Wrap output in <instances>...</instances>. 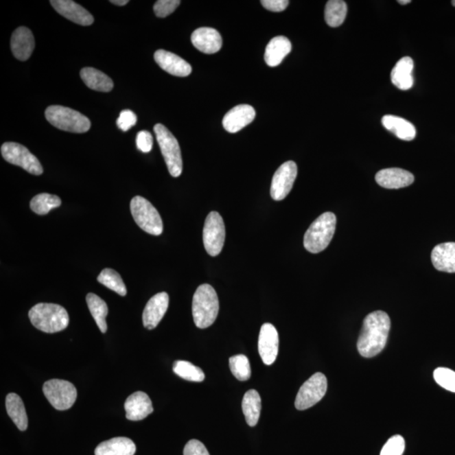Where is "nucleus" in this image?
Wrapping results in <instances>:
<instances>
[{
	"label": "nucleus",
	"mask_w": 455,
	"mask_h": 455,
	"mask_svg": "<svg viewBox=\"0 0 455 455\" xmlns=\"http://www.w3.org/2000/svg\"><path fill=\"white\" fill-rule=\"evenodd\" d=\"M406 447L405 439L401 435H395L388 440L381 450L380 455H402Z\"/></svg>",
	"instance_id": "nucleus-37"
},
{
	"label": "nucleus",
	"mask_w": 455,
	"mask_h": 455,
	"mask_svg": "<svg viewBox=\"0 0 455 455\" xmlns=\"http://www.w3.org/2000/svg\"><path fill=\"white\" fill-rule=\"evenodd\" d=\"M184 455H209L208 450L202 442L191 439L184 447Z\"/></svg>",
	"instance_id": "nucleus-41"
},
{
	"label": "nucleus",
	"mask_w": 455,
	"mask_h": 455,
	"mask_svg": "<svg viewBox=\"0 0 455 455\" xmlns=\"http://www.w3.org/2000/svg\"><path fill=\"white\" fill-rule=\"evenodd\" d=\"M327 380L323 373H316L303 384L295 399V408L303 410L312 408L325 397Z\"/></svg>",
	"instance_id": "nucleus-10"
},
{
	"label": "nucleus",
	"mask_w": 455,
	"mask_h": 455,
	"mask_svg": "<svg viewBox=\"0 0 455 455\" xmlns=\"http://www.w3.org/2000/svg\"><path fill=\"white\" fill-rule=\"evenodd\" d=\"M434 378L439 386L455 393V372L447 368H438L434 370Z\"/></svg>",
	"instance_id": "nucleus-36"
},
{
	"label": "nucleus",
	"mask_w": 455,
	"mask_h": 455,
	"mask_svg": "<svg viewBox=\"0 0 455 455\" xmlns=\"http://www.w3.org/2000/svg\"><path fill=\"white\" fill-rule=\"evenodd\" d=\"M14 56L21 61H27L35 48V39L31 30L21 27L13 32L10 42Z\"/></svg>",
	"instance_id": "nucleus-21"
},
{
	"label": "nucleus",
	"mask_w": 455,
	"mask_h": 455,
	"mask_svg": "<svg viewBox=\"0 0 455 455\" xmlns=\"http://www.w3.org/2000/svg\"><path fill=\"white\" fill-rule=\"evenodd\" d=\"M180 5L179 0H159L154 5V14L158 17L165 18L172 14Z\"/></svg>",
	"instance_id": "nucleus-38"
},
{
	"label": "nucleus",
	"mask_w": 455,
	"mask_h": 455,
	"mask_svg": "<svg viewBox=\"0 0 455 455\" xmlns=\"http://www.w3.org/2000/svg\"><path fill=\"white\" fill-rule=\"evenodd\" d=\"M451 3H452V5L455 7V0H453V1Z\"/></svg>",
	"instance_id": "nucleus-45"
},
{
	"label": "nucleus",
	"mask_w": 455,
	"mask_h": 455,
	"mask_svg": "<svg viewBox=\"0 0 455 455\" xmlns=\"http://www.w3.org/2000/svg\"><path fill=\"white\" fill-rule=\"evenodd\" d=\"M412 173L401 168H388L381 170L376 174L375 180L380 187L387 189H399L406 187L414 183Z\"/></svg>",
	"instance_id": "nucleus-19"
},
{
	"label": "nucleus",
	"mask_w": 455,
	"mask_h": 455,
	"mask_svg": "<svg viewBox=\"0 0 455 455\" xmlns=\"http://www.w3.org/2000/svg\"><path fill=\"white\" fill-rule=\"evenodd\" d=\"M434 268L440 272H455V242L440 244L431 255Z\"/></svg>",
	"instance_id": "nucleus-22"
},
{
	"label": "nucleus",
	"mask_w": 455,
	"mask_h": 455,
	"mask_svg": "<svg viewBox=\"0 0 455 455\" xmlns=\"http://www.w3.org/2000/svg\"><path fill=\"white\" fill-rule=\"evenodd\" d=\"M229 368L233 375L240 381H246L250 378V362L245 355H235L229 358Z\"/></svg>",
	"instance_id": "nucleus-35"
},
{
	"label": "nucleus",
	"mask_w": 455,
	"mask_h": 455,
	"mask_svg": "<svg viewBox=\"0 0 455 455\" xmlns=\"http://www.w3.org/2000/svg\"><path fill=\"white\" fill-rule=\"evenodd\" d=\"M154 131L170 174L173 177L180 176L183 173V162L176 137L161 124L154 126Z\"/></svg>",
	"instance_id": "nucleus-6"
},
{
	"label": "nucleus",
	"mask_w": 455,
	"mask_h": 455,
	"mask_svg": "<svg viewBox=\"0 0 455 455\" xmlns=\"http://www.w3.org/2000/svg\"><path fill=\"white\" fill-rule=\"evenodd\" d=\"M80 77L84 83L91 90L109 92L114 87L113 81L109 76L91 67L81 69Z\"/></svg>",
	"instance_id": "nucleus-27"
},
{
	"label": "nucleus",
	"mask_w": 455,
	"mask_h": 455,
	"mask_svg": "<svg viewBox=\"0 0 455 455\" xmlns=\"http://www.w3.org/2000/svg\"><path fill=\"white\" fill-rule=\"evenodd\" d=\"M220 312V302L215 290L209 284L200 285L192 299V316L200 329L211 327Z\"/></svg>",
	"instance_id": "nucleus-3"
},
{
	"label": "nucleus",
	"mask_w": 455,
	"mask_h": 455,
	"mask_svg": "<svg viewBox=\"0 0 455 455\" xmlns=\"http://www.w3.org/2000/svg\"><path fill=\"white\" fill-rule=\"evenodd\" d=\"M130 209L139 227L152 235H161L163 232L162 218L156 209L147 199L136 196L131 200Z\"/></svg>",
	"instance_id": "nucleus-7"
},
{
	"label": "nucleus",
	"mask_w": 455,
	"mask_h": 455,
	"mask_svg": "<svg viewBox=\"0 0 455 455\" xmlns=\"http://www.w3.org/2000/svg\"><path fill=\"white\" fill-rule=\"evenodd\" d=\"M1 154L7 162L20 166L32 175L40 176L43 173V165L38 159L32 154L27 148L20 143H3L1 146Z\"/></svg>",
	"instance_id": "nucleus-9"
},
{
	"label": "nucleus",
	"mask_w": 455,
	"mask_h": 455,
	"mask_svg": "<svg viewBox=\"0 0 455 455\" xmlns=\"http://www.w3.org/2000/svg\"><path fill=\"white\" fill-rule=\"evenodd\" d=\"M154 60L163 70L174 76L187 77L191 75V65L171 51L157 50L154 54Z\"/></svg>",
	"instance_id": "nucleus-18"
},
{
	"label": "nucleus",
	"mask_w": 455,
	"mask_h": 455,
	"mask_svg": "<svg viewBox=\"0 0 455 455\" xmlns=\"http://www.w3.org/2000/svg\"><path fill=\"white\" fill-rule=\"evenodd\" d=\"M242 410L250 427H255L261 415V399L256 390H250L244 395Z\"/></svg>",
	"instance_id": "nucleus-29"
},
{
	"label": "nucleus",
	"mask_w": 455,
	"mask_h": 455,
	"mask_svg": "<svg viewBox=\"0 0 455 455\" xmlns=\"http://www.w3.org/2000/svg\"><path fill=\"white\" fill-rule=\"evenodd\" d=\"M5 408L7 413L16 426L21 431L27 430L28 426V418L25 412L23 401L19 395L10 393L6 397Z\"/></svg>",
	"instance_id": "nucleus-28"
},
{
	"label": "nucleus",
	"mask_w": 455,
	"mask_h": 455,
	"mask_svg": "<svg viewBox=\"0 0 455 455\" xmlns=\"http://www.w3.org/2000/svg\"><path fill=\"white\" fill-rule=\"evenodd\" d=\"M169 295L165 292L155 294L147 303L143 313V327L153 330L161 323L167 312Z\"/></svg>",
	"instance_id": "nucleus-14"
},
{
	"label": "nucleus",
	"mask_w": 455,
	"mask_h": 455,
	"mask_svg": "<svg viewBox=\"0 0 455 455\" xmlns=\"http://www.w3.org/2000/svg\"><path fill=\"white\" fill-rule=\"evenodd\" d=\"M261 3L265 9L272 12H282L290 5L288 0H261Z\"/></svg>",
	"instance_id": "nucleus-42"
},
{
	"label": "nucleus",
	"mask_w": 455,
	"mask_h": 455,
	"mask_svg": "<svg viewBox=\"0 0 455 455\" xmlns=\"http://www.w3.org/2000/svg\"><path fill=\"white\" fill-rule=\"evenodd\" d=\"M292 44L283 36H276L270 40L265 51V62L270 67L279 66L285 57L290 54Z\"/></svg>",
	"instance_id": "nucleus-24"
},
{
	"label": "nucleus",
	"mask_w": 455,
	"mask_h": 455,
	"mask_svg": "<svg viewBox=\"0 0 455 455\" xmlns=\"http://www.w3.org/2000/svg\"><path fill=\"white\" fill-rule=\"evenodd\" d=\"M47 401L58 410L71 408L77 399V390L72 383L62 380H51L43 384Z\"/></svg>",
	"instance_id": "nucleus-8"
},
{
	"label": "nucleus",
	"mask_w": 455,
	"mask_h": 455,
	"mask_svg": "<svg viewBox=\"0 0 455 455\" xmlns=\"http://www.w3.org/2000/svg\"><path fill=\"white\" fill-rule=\"evenodd\" d=\"M203 244L211 257L220 255L225 242V225L223 218L217 212H211L203 228Z\"/></svg>",
	"instance_id": "nucleus-11"
},
{
	"label": "nucleus",
	"mask_w": 455,
	"mask_h": 455,
	"mask_svg": "<svg viewBox=\"0 0 455 455\" xmlns=\"http://www.w3.org/2000/svg\"><path fill=\"white\" fill-rule=\"evenodd\" d=\"M414 62L410 57H404L397 62L391 71V81L399 90L408 91L412 88Z\"/></svg>",
	"instance_id": "nucleus-23"
},
{
	"label": "nucleus",
	"mask_w": 455,
	"mask_h": 455,
	"mask_svg": "<svg viewBox=\"0 0 455 455\" xmlns=\"http://www.w3.org/2000/svg\"><path fill=\"white\" fill-rule=\"evenodd\" d=\"M382 124L384 128L394 133L398 139L405 141H412L417 136V129L404 118L386 115L382 118Z\"/></svg>",
	"instance_id": "nucleus-26"
},
{
	"label": "nucleus",
	"mask_w": 455,
	"mask_h": 455,
	"mask_svg": "<svg viewBox=\"0 0 455 455\" xmlns=\"http://www.w3.org/2000/svg\"><path fill=\"white\" fill-rule=\"evenodd\" d=\"M256 110L250 105H238L225 114L223 126L229 132L235 133L253 123Z\"/></svg>",
	"instance_id": "nucleus-16"
},
{
	"label": "nucleus",
	"mask_w": 455,
	"mask_h": 455,
	"mask_svg": "<svg viewBox=\"0 0 455 455\" xmlns=\"http://www.w3.org/2000/svg\"><path fill=\"white\" fill-rule=\"evenodd\" d=\"M61 203L60 198L56 195L40 194L32 199L30 206L38 215H46L51 210L58 208Z\"/></svg>",
	"instance_id": "nucleus-32"
},
{
	"label": "nucleus",
	"mask_w": 455,
	"mask_h": 455,
	"mask_svg": "<svg viewBox=\"0 0 455 455\" xmlns=\"http://www.w3.org/2000/svg\"><path fill=\"white\" fill-rule=\"evenodd\" d=\"M398 3H401V5H408V3H412V1L410 0H399Z\"/></svg>",
	"instance_id": "nucleus-44"
},
{
	"label": "nucleus",
	"mask_w": 455,
	"mask_h": 455,
	"mask_svg": "<svg viewBox=\"0 0 455 455\" xmlns=\"http://www.w3.org/2000/svg\"><path fill=\"white\" fill-rule=\"evenodd\" d=\"M136 445L130 439L117 436L102 442L96 447L95 455H135Z\"/></svg>",
	"instance_id": "nucleus-25"
},
{
	"label": "nucleus",
	"mask_w": 455,
	"mask_h": 455,
	"mask_svg": "<svg viewBox=\"0 0 455 455\" xmlns=\"http://www.w3.org/2000/svg\"><path fill=\"white\" fill-rule=\"evenodd\" d=\"M279 333L275 325L270 323L262 325L259 335L258 350L261 360L266 365H271L279 354Z\"/></svg>",
	"instance_id": "nucleus-13"
},
{
	"label": "nucleus",
	"mask_w": 455,
	"mask_h": 455,
	"mask_svg": "<svg viewBox=\"0 0 455 455\" xmlns=\"http://www.w3.org/2000/svg\"><path fill=\"white\" fill-rule=\"evenodd\" d=\"M298 167L294 161L283 163L272 177L271 186V196L275 201H282L287 197L293 188L296 177H297Z\"/></svg>",
	"instance_id": "nucleus-12"
},
{
	"label": "nucleus",
	"mask_w": 455,
	"mask_h": 455,
	"mask_svg": "<svg viewBox=\"0 0 455 455\" xmlns=\"http://www.w3.org/2000/svg\"><path fill=\"white\" fill-rule=\"evenodd\" d=\"M347 5L342 0H330L325 9V20L329 27H338L345 21Z\"/></svg>",
	"instance_id": "nucleus-31"
},
{
	"label": "nucleus",
	"mask_w": 455,
	"mask_h": 455,
	"mask_svg": "<svg viewBox=\"0 0 455 455\" xmlns=\"http://www.w3.org/2000/svg\"><path fill=\"white\" fill-rule=\"evenodd\" d=\"M45 116L54 127L62 131L84 133L90 130L91 127L88 117L69 107L51 106L47 107Z\"/></svg>",
	"instance_id": "nucleus-5"
},
{
	"label": "nucleus",
	"mask_w": 455,
	"mask_h": 455,
	"mask_svg": "<svg viewBox=\"0 0 455 455\" xmlns=\"http://www.w3.org/2000/svg\"><path fill=\"white\" fill-rule=\"evenodd\" d=\"M110 2L113 3V5L118 6H124L129 3L128 0H112V1Z\"/></svg>",
	"instance_id": "nucleus-43"
},
{
	"label": "nucleus",
	"mask_w": 455,
	"mask_h": 455,
	"mask_svg": "<svg viewBox=\"0 0 455 455\" xmlns=\"http://www.w3.org/2000/svg\"><path fill=\"white\" fill-rule=\"evenodd\" d=\"M98 282L108 288L109 290L116 292L121 296L127 294V288L119 273L113 269L106 268L103 270L101 275L97 277Z\"/></svg>",
	"instance_id": "nucleus-34"
},
{
	"label": "nucleus",
	"mask_w": 455,
	"mask_h": 455,
	"mask_svg": "<svg viewBox=\"0 0 455 455\" xmlns=\"http://www.w3.org/2000/svg\"><path fill=\"white\" fill-rule=\"evenodd\" d=\"M86 302L89 310L93 316L96 325L102 333L107 331L106 317L108 314L106 303L95 294H88Z\"/></svg>",
	"instance_id": "nucleus-30"
},
{
	"label": "nucleus",
	"mask_w": 455,
	"mask_h": 455,
	"mask_svg": "<svg viewBox=\"0 0 455 455\" xmlns=\"http://www.w3.org/2000/svg\"><path fill=\"white\" fill-rule=\"evenodd\" d=\"M390 330V319L387 313L375 312L366 316L358 341L361 356L373 358L386 347Z\"/></svg>",
	"instance_id": "nucleus-1"
},
{
	"label": "nucleus",
	"mask_w": 455,
	"mask_h": 455,
	"mask_svg": "<svg viewBox=\"0 0 455 455\" xmlns=\"http://www.w3.org/2000/svg\"><path fill=\"white\" fill-rule=\"evenodd\" d=\"M191 39L192 44L198 50L207 54L218 53L223 44L220 32L210 27L196 30L192 33Z\"/></svg>",
	"instance_id": "nucleus-17"
},
{
	"label": "nucleus",
	"mask_w": 455,
	"mask_h": 455,
	"mask_svg": "<svg viewBox=\"0 0 455 455\" xmlns=\"http://www.w3.org/2000/svg\"><path fill=\"white\" fill-rule=\"evenodd\" d=\"M136 143L137 148L143 152V153H150L152 149H153V137H152L150 132L140 131L137 135Z\"/></svg>",
	"instance_id": "nucleus-40"
},
{
	"label": "nucleus",
	"mask_w": 455,
	"mask_h": 455,
	"mask_svg": "<svg viewBox=\"0 0 455 455\" xmlns=\"http://www.w3.org/2000/svg\"><path fill=\"white\" fill-rule=\"evenodd\" d=\"M336 217L334 213L327 212L316 218L303 237V246L310 253H321L331 243L334 236Z\"/></svg>",
	"instance_id": "nucleus-4"
},
{
	"label": "nucleus",
	"mask_w": 455,
	"mask_h": 455,
	"mask_svg": "<svg viewBox=\"0 0 455 455\" xmlns=\"http://www.w3.org/2000/svg\"><path fill=\"white\" fill-rule=\"evenodd\" d=\"M126 417L130 421H141L153 413L154 408L149 395L144 392H135L125 401Z\"/></svg>",
	"instance_id": "nucleus-20"
},
{
	"label": "nucleus",
	"mask_w": 455,
	"mask_h": 455,
	"mask_svg": "<svg viewBox=\"0 0 455 455\" xmlns=\"http://www.w3.org/2000/svg\"><path fill=\"white\" fill-rule=\"evenodd\" d=\"M136 114L130 110H124L117 118V125L121 131L127 132L137 124Z\"/></svg>",
	"instance_id": "nucleus-39"
},
{
	"label": "nucleus",
	"mask_w": 455,
	"mask_h": 455,
	"mask_svg": "<svg viewBox=\"0 0 455 455\" xmlns=\"http://www.w3.org/2000/svg\"><path fill=\"white\" fill-rule=\"evenodd\" d=\"M29 318L36 329L46 333L64 331L69 323L68 312L56 303H38L30 310Z\"/></svg>",
	"instance_id": "nucleus-2"
},
{
	"label": "nucleus",
	"mask_w": 455,
	"mask_h": 455,
	"mask_svg": "<svg viewBox=\"0 0 455 455\" xmlns=\"http://www.w3.org/2000/svg\"><path fill=\"white\" fill-rule=\"evenodd\" d=\"M173 371L176 375L191 382H202L205 379V373L197 366L187 361H176L173 364Z\"/></svg>",
	"instance_id": "nucleus-33"
},
{
	"label": "nucleus",
	"mask_w": 455,
	"mask_h": 455,
	"mask_svg": "<svg viewBox=\"0 0 455 455\" xmlns=\"http://www.w3.org/2000/svg\"><path fill=\"white\" fill-rule=\"evenodd\" d=\"M50 3L58 14L75 24L84 27L93 24L94 17L92 14L72 0H51Z\"/></svg>",
	"instance_id": "nucleus-15"
}]
</instances>
